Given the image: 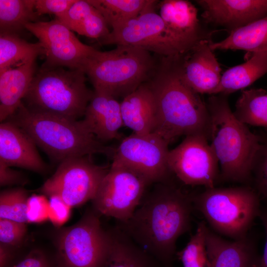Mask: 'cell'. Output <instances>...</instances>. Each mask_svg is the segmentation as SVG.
Segmentation results:
<instances>
[{"label":"cell","instance_id":"cell-36","mask_svg":"<svg viewBox=\"0 0 267 267\" xmlns=\"http://www.w3.org/2000/svg\"><path fill=\"white\" fill-rule=\"evenodd\" d=\"M77 0H35V9L38 16L53 14L55 17L66 12Z\"/></svg>","mask_w":267,"mask_h":267},{"label":"cell","instance_id":"cell-19","mask_svg":"<svg viewBox=\"0 0 267 267\" xmlns=\"http://www.w3.org/2000/svg\"><path fill=\"white\" fill-rule=\"evenodd\" d=\"M206 244L210 267H258L260 255L256 240L249 235L228 240L208 227Z\"/></svg>","mask_w":267,"mask_h":267},{"label":"cell","instance_id":"cell-41","mask_svg":"<svg viewBox=\"0 0 267 267\" xmlns=\"http://www.w3.org/2000/svg\"><path fill=\"white\" fill-rule=\"evenodd\" d=\"M11 257V252L6 246L0 244V267H9Z\"/></svg>","mask_w":267,"mask_h":267},{"label":"cell","instance_id":"cell-8","mask_svg":"<svg viewBox=\"0 0 267 267\" xmlns=\"http://www.w3.org/2000/svg\"><path fill=\"white\" fill-rule=\"evenodd\" d=\"M157 1L152 2L136 17L128 21L100 41L139 47L164 58L184 54L188 50L173 37L160 15L155 11Z\"/></svg>","mask_w":267,"mask_h":267},{"label":"cell","instance_id":"cell-27","mask_svg":"<svg viewBox=\"0 0 267 267\" xmlns=\"http://www.w3.org/2000/svg\"><path fill=\"white\" fill-rule=\"evenodd\" d=\"M44 54L39 42L29 43L17 34L0 32V72L31 60Z\"/></svg>","mask_w":267,"mask_h":267},{"label":"cell","instance_id":"cell-3","mask_svg":"<svg viewBox=\"0 0 267 267\" xmlns=\"http://www.w3.org/2000/svg\"><path fill=\"white\" fill-rule=\"evenodd\" d=\"M6 120L22 129L54 162L95 154L112 159L116 148L99 141L82 120L40 112L22 102Z\"/></svg>","mask_w":267,"mask_h":267},{"label":"cell","instance_id":"cell-21","mask_svg":"<svg viewBox=\"0 0 267 267\" xmlns=\"http://www.w3.org/2000/svg\"><path fill=\"white\" fill-rule=\"evenodd\" d=\"M120 104L124 126L137 134H147L154 132L156 104L149 83H143L126 96Z\"/></svg>","mask_w":267,"mask_h":267},{"label":"cell","instance_id":"cell-37","mask_svg":"<svg viewBox=\"0 0 267 267\" xmlns=\"http://www.w3.org/2000/svg\"><path fill=\"white\" fill-rule=\"evenodd\" d=\"M49 197L48 219L54 225L60 226L68 220L71 207L56 196Z\"/></svg>","mask_w":267,"mask_h":267},{"label":"cell","instance_id":"cell-4","mask_svg":"<svg viewBox=\"0 0 267 267\" xmlns=\"http://www.w3.org/2000/svg\"><path fill=\"white\" fill-rule=\"evenodd\" d=\"M227 96L211 95L206 101L211 121L210 144L220 167V179L250 185L259 135L235 117Z\"/></svg>","mask_w":267,"mask_h":267},{"label":"cell","instance_id":"cell-7","mask_svg":"<svg viewBox=\"0 0 267 267\" xmlns=\"http://www.w3.org/2000/svg\"><path fill=\"white\" fill-rule=\"evenodd\" d=\"M192 200L215 232L232 240L249 234L262 206L259 193L247 185L206 189L192 195Z\"/></svg>","mask_w":267,"mask_h":267},{"label":"cell","instance_id":"cell-12","mask_svg":"<svg viewBox=\"0 0 267 267\" xmlns=\"http://www.w3.org/2000/svg\"><path fill=\"white\" fill-rule=\"evenodd\" d=\"M169 142L154 133L133 134L124 138L116 148L113 163L122 164L136 172L150 184L170 180L168 164Z\"/></svg>","mask_w":267,"mask_h":267},{"label":"cell","instance_id":"cell-38","mask_svg":"<svg viewBox=\"0 0 267 267\" xmlns=\"http://www.w3.org/2000/svg\"><path fill=\"white\" fill-rule=\"evenodd\" d=\"M26 178L22 173L11 168L0 161V185L1 186L23 184Z\"/></svg>","mask_w":267,"mask_h":267},{"label":"cell","instance_id":"cell-29","mask_svg":"<svg viewBox=\"0 0 267 267\" xmlns=\"http://www.w3.org/2000/svg\"><path fill=\"white\" fill-rule=\"evenodd\" d=\"M102 15L112 30L136 17L153 0H88Z\"/></svg>","mask_w":267,"mask_h":267},{"label":"cell","instance_id":"cell-11","mask_svg":"<svg viewBox=\"0 0 267 267\" xmlns=\"http://www.w3.org/2000/svg\"><path fill=\"white\" fill-rule=\"evenodd\" d=\"M150 184L131 169L112 162L91 200L94 208L97 213L126 222L140 204Z\"/></svg>","mask_w":267,"mask_h":267},{"label":"cell","instance_id":"cell-23","mask_svg":"<svg viewBox=\"0 0 267 267\" xmlns=\"http://www.w3.org/2000/svg\"><path fill=\"white\" fill-rule=\"evenodd\" d=\"M109 233V245L101 267H164L119 227Z\"/></svg>","mask_w":267,"mask_h":267},{"label":"cell","instance_id":"cell-25","mask_svg":"<svg viewBox=\"0 0 267 267\" xmlns=\"http://www.w3.org/2000/svg\"><path fill=\"white\" fill-rule=\"evenodd\" d=\"M267 73V52L253 53L244 63L232 67L222 75L214 94L228 95L250 86Z\"/></svg>","mask_w":267,"mask_h":267},{"label":"cell","instance_id":"cell-34","mask_svg":"<svg viewBox=\"0 0 267 267\" xmlns=\"http://www.w3.org/2000/svg\"><path fill=\"white\" fill-rule=\"evenodd\" d=\"M26 223L0 219V242L5 246H15L23 239L27 232Z\"/></svg>","mask_w":267,"mask_h":267},{"label":"cell","instance_id":"cell-40","mask_svg":"<svg viewBox=\"0 0 267 267\" xmlns=\"http://www.w3.org/2000/svg\"><path fill=\"white\" fill-rule=\"evenodd\" d=\"M259 218L260 219L266 233V242L263 254L260 256L258 267H267V204L262 206Z\"/></svg>","mask_w":267,"mask_h":267},{"label":"cell","instance_id":"cell-24","mask_svg":"<svg viewBox=\"0 0 267 267\" xmlns=\"http://www.w3.org/2000/svg\"><path fill=\"white\" fill-rule=\"evenodd\" d=\"M55 18L73 32L100 41L111 32L102 15L88 0H77L66 12Z\"/></svg>","mask_w":267,"mask_h":267},{"label":"cell","instance_id":"cell-35","mask_svg":"<svg viewBox=\"0 0 267 267\" xmlns=\"http://www.w3.org/2000/svg\"><path fill=\"white\" fill-rule=\"evenodd\" d=\"M49 205L44 197L33 195L27 201V217L28 222H41L48 219Z\"/></svg>","mask_w":267,"mask_h":267},{"label":"cell","instance_id":"cell-1","mask_svg":"<svg viewBox=\"0 0 267 267\" xmlns=\"http://www.w3.org/2000/svg\"><path fill=\"white\" fill-rule=\"evenodd\" d=\"M192 195L170 183H157L119 228L164 267L176 256L178 238L190 229Z\"/></svg>","mask_w":267,"mask_h":267},{"label":"cell","instance_id":"cell-9","mask_svg":"<svg viewBox=\"0 0 267 267\" xmlns=\"http://www.w3.org/2000/svg\"><path fill=\"white\" fill-rule=\"evenodd\" d=\"M109 242L97 213L89 212L57 239L60 267H101Z\"/></svg>","mask_w":267,"mask_h":267},{"label":"cell","instance_id":"cell-16","mask_svg":"<svg viewBox=\"0 0 267 267\" xmlns=\"http://www.w3.org/2000/svg\"><path fill=\"white\" fill-rule=\"evenodd\" d=\"M212 42L202 41L181 57L182 79L198 94L213 95L221 81V69L210 46Z\"/></svg>","mask_w":267,"mask_h":267},{"label":"cell","instance_id":"cell-22","mask_svg":"<svg viewBox=\"0 0 267 267\" xmlns=\"http://www.w3.org/2000/svg\"><path fill=\"white\" fill-rule=\"evenodd\" d=\"M35 60L0 72V121H5L17 110L35 75Z\"/></svg>","mask_w":267,"mask_h":267},{"label":"cell","instance_id":"cell-28","mask_svg":"<svg viewBox=\"0 0 267 267\" xmlns=\"http://www.w3.org/2000/svg\"><path fill=\"white\" fill-rule=\"evenodd\" d=\"M233 113L246 125L267 128V91L261 88L242 90Z\"/></svg>","mask_w":267,"mask_h":267},{"label":"cell","instance_id":"cell-26","mask_svg":"<svg viewBox=\"0 0 267 267\" xmlns=\"http://www.w3.org/2000/svg\"><path fill=\"white\" fill-rule=\"evenodd\" d=\"M212 50H243L253 53L267 52V16L229 33L224 40L212 42Z\"/></svg>","mask_w":267,"mask_h":267},{"label":"cell","instance_id":"cell-14","mask_svg":"<svg viewBox=\"0 0 267 267\" xmlns=\"http://www.w3.org/2000/svg\"><path fill=\"white\" fill-rule=\"evenodd\" d=\"M25 29L38 40L44 51L43 67L80 69L83 62L95 50L81 42L73 31L57 19L28 23Z\"/></svg>","mask_w":267,"mask_h":267},{"label":"cell","instance_id":"cell-32","mask_svg":"<svg viewBox=\"0 0 267 267\" xmlns=\"http://www.w3.org/2000/svg\"><path fill=\"white\" fill-rule=\"evenodd\" d=\"M28 199L27 191L22 188L2 191L0 194V219L27 222Z\"/></svg>","mask_w":267,"mask_h":267},{"label":"cell","instance_id":"cell-10","mask_svg":"<svg viewBox=\"0 0 267 267\" xmlns=\"http://www.w3.org/2000/svg\"><path fill=\"white\" fill-rule=\"evenodd\" d=\"M91 157H74L60 162L41 192L48 197H59L70 207L92 200L110 168L96 165Z\"/></svg>","mask_w":267,"mask_h":267},{"label":"cell","instance_id":"cell-2","mask_svg":"<svg viewBox=\"0 0 267 267\" xmlns=\"http://www.w3.org/2000/svg\"><path fill=\"white\" fill-rule=\"evenodd\" d=\"M181 55L164 58L162 70L149 83L156 104L153 133L169 143L181 135L195 134L209 141L211 121L207 103L182 80Z\"/></svg>","mask_w":267,"mask_h":267},{"label":"cell","instance_id":"cell-15","mask_svg":"<svg viewBox=\"0 0 267 267\" xmlns=\"http://www.w3.org/2000/svg\"><path fill=\"white\" fill-rule=\"evenodd\" d=\"M206 23L229 33L267 16V0H198Z\"/></svg>","mask_w":267,"mask_h":267},{"label":"cell","instance_id":"cell-17","mask_svg":"<svg viewBox=\"0 0 267 267\" xmlns=\"http://www.w3.org/2000/svg\"><path fill=\"white\" fill-rule=\"evenodd\" d=\"M159 14L173 37L188 50L204 41H212V33L202 26L198 10L189 1L163 0Z\"/></svg>","mask_w":267,"mask_h":267},{"label":"cell","instance_id":"cell-30","mask_svg":"<svg viewBox=\"0 0 267 267\" xmlns=\"http://www.w3.org/2000/svg\"><path fill=\"white\" fill-rule=\"evenodd\" d=\"M38 16L35 0H0V32L18 34Z\"/></svg>","mask_w":267,"mask_h":267},{"label":"cell","instance_id":"cell-20","mask_svg":"<svg viewBox=\"0 0 267 267\" xmlns=\"http://www.w3.org/2000/svg\"><path fill=\"white\" fill-rule=\"evenodd\" d=\"M82 120L88 130L100 141L119 139L124 125L121 104L112 95L94 90Z\"/></svg>","mask_w":267,"mask_h":267},{"label":"cell","instance_id":"cell-33","mask_svg":"<svg viewBox=\"0 0 267 267\" xmlns=\"http://www.w3.org/2000/svg\"><path fill=\"white\" fill-rule=\"evenodd\" d=\"M258 134L260 144L253 163L251 183L260 196L267 198V130Z\"/></svg>","mask_w":267,"mask_h":267},{"label":"cell","instance_id":"cell-5","mask_svg":"<svg viewBox=\"0 0 267 267\" xmlns=\"http://www.w3.org/2000/svg\"><path fill=\"white\" fill-rule=\"evenodd\" d=\"M153 65L150 52L139 47L117 45L109 51L95 49L84 61L81 70L94 90L117 98L125 97L144 83Z\"/></svg>","mask_w":267,"mask_h":267},{"label":"cell","instance_id":"cell-13","mask_svg":"<svg viewBox=\"0 0 267 267\" xmlns=\"http://www.w3.org/2000/svg\"><path fill=\"white\" fill-rule=\"evenodd\" d=\"M168 164L172 173L186 185L212 188L220 179L218 161L203 135L186 136L169 151Z\"/></svg>","mask_w":267,"mask_h":267},{"label":"cell","instance_id":"cell-31","mask_svg":"<svg viewBox=\"0 0 267 267\" xmlns=\"http://www.w3.org/2000/svg\"><path fill=\"white\" fill-rule=\"evenodd\" d=\"M208 228L205 221L200 222L186 246L177 252L183 267H210L206 244Z\"/></svg>","mask_w":267,"mask_h":267},{"label":"cell","instance_id":"cell-6","mask_svg":"<svg viewBox=\"0 0 267 267\" xmlns=\"http://www.w3.org/2000/svg\"><path fill=\"white\" fill-rule=\"evenodd\" d=\"M80 69L43 67L35 74L24 99L33 110L78 120L84 116L93 92Z\"/></svg>","mask_w":267,"mask_h":267},{"label":"cell","instance_id":"cell-18","mask_svg":"<svg viewBox=\"0 0 267 267\" xmlns=\"http://www.w3.org/2000/svg\"><path fill=\"white\" fill-rule=\"evenodd\" d=\"M37 145L22 129L5 120L0 124V161L39 173H44L47 166Z\"/></svg>","mask_w":267,"mask_h":267},{"label":"cell","instance_id":"cell-39","mask_svg":"<svg viewBox=\"0 0 267 267\" xmlns=\"http://www.w3.org/2000/svg\"><path fill=\"white\" fill-rule=\"evenodd\" d=\"M10 267H51L45 255L41 251L34 250Z\"/></svg>","mask_w":267,"mask_h":267}]
</instances>
